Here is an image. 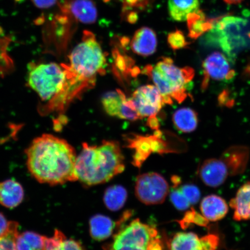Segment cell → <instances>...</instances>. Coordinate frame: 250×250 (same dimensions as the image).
Instances as JSON below:
<instances>
[{
    "label": "cell",
    "mask_w": 250,
    "mask_h": 250,
    "mask_svg": "<svg viewBox=\"0 0 250 250\" xmlns=\"http://www.w3.org/2000/svg\"><path fill=\"white\" fill-rule=\"evenodd\" d=\"M26 154L28 169L39 182L55 186L78 181L76 152L66 141L42 134L33 141Z\"/></svg>",
    "instance_id": "6da1fadb"
},
{
    "label": "cell",
    "mask_w": 250,
    "mask_h": 250,
    "mask_svg": "<svg viewBox=\"0 0 250 250\" xmlns=\"http://www.w3.org/2000/svg\"><path fill=\"white\" fill-rule=\"evenodd\" d=\"M125 168L123 152L115 141L104 140L99 146L83 143L75 166L78 181L87 187L107 183Z\"/></svg>",
    "instance_id": "7a4b0ae2"
},
{
    "label": "cell",
    "mask_w": 250,
    "mask_h": 250,
    "mask_svg": "<svg viewBox=\"0 0 250 250\" xmlns=\"http://www.w3.org/2000/svg\"><path fill=\"white\" fill-rule=\"evenodd\" d=\"M95 34L83 31L82 40L69 56L70 64L62 65L67 77L83 91L93 88L98 75L105 74L107 59Z\"/></svg>",
    "instance_id": "3957f363"
},
{
    "label": "cell",
    "mask_w": 250,
    "mask_h": 250,
    "mask_svg": "<svg viewBox=\"0 0 250 250\" xmlns=\"http://www.w3.org/2000/svg\"><path fill=\"white\" fill-rule=\"evenodd\" d=\"M143 73L148 76L157 87L165 104L183 102L188 96L187 86L195 76L190 67L180 68L169 58L163 57L154 66L146 65Z\"/></svg>",
    "instance_id": "277c9868"
},
{
    "label": "cell",
    "mask_w": 250,
    "mask_h": 250,
    "mask_svg": "<svg viewBox=\"0 0 250 250\" xmlns=\"http://www.w3.org/2000/svg\"><path fill=\"white\" fill-rule=\"evenodd\" d=\"M250 149L245 146H233L225 150L218 158L206 159L198 170L200 179L206 186L217 188L229 177L245 171L250 159Z\"/></svg>",
    "instance_id": "5b68a950"
},
{
    "label": "cell",
    "mask_w": 250,
    "mask_h": 250,
    "mask_svg": "<svg viewBox=\"0 0 250 250\" xmlns=\"http://www.w3.org/2000/svg\"><path fill=\"white\" fill-rule=\"evenodd\" d=\"M103 250H165L158 230L137 218L114 234Z\"/></svg>",
    "instance_id": "8992f818"
},
{
    "label": "cell",
    "mask_w": 250,
    "mask_h": 250,
    "mask_svg": "<svg viewBox=\"0 0 250 250\" xmlns=\"http://www.w3.org/2000/svg\"><path fill=\"white\" fill-rule=\"evenodd\" d=\"M28 83L42 101L61 98L66 86V71L55 62L37 65L30 71Z\"/></svg>",
    "instance_id": "52a82bcc"
},
{
    "label": "cell",
    "mask_w": 250,
    "mask_h": 250,
    "mask_svg": "<svg viewBox=\"0 0 250 250\" xmlns=\"http://www.w3.org/2000/svg\"><path fill=\"white\" fill-rule=\"evenodd\" d=\"M134 188L137 198L146 205L162 204L169 193L167 181L155 172L139 175Z\"/></svg>",
    "instance_id": "ba28073f"
},
{
    "label": "cell",
    "mask_w": 250,
    "mask_h": 250,
    "mask_svg": "<svg viewBox=\"0 0 250 250\" xmlns=\"http://www.w3.org/2000/svg\"><path fill=\"white\" fill-rule=\"evenodd\" d=\"M203 77L201 89H207L211 80L228 81L235 76L234 71L227 56L220 52L209 55L203 62Z\"/></svg>",
    "instance_id": "9c48e42d"
},
{
    "label": "cell",
    "mask_w": 250,
    "mask_h": 250,
    "mask_svg": "<svg viewBox=\"0 0 250 250\" xmlns=\"http://www.w3.org/2000/svg\"><path fill=\"white\" fill-rule=\"evenodd\" d=\"M131 99L142 118L156 117L165 104L157 87L152 85L139 87Z\"/></svg>",
    "instance_id": "30bf717a"
},
{
    "label": "cell",
    "mask_w": 250,
    "mask_h": 250,
    "mask_svg": "<svg viewBox=\"0 0 250 250\" xmlns=\"http://www.w3.org/2000/svg\"><path fill=\"white\" fill-rule=\"evenodd\" d=\"M220 239L217 234L209 233L199 237L193 232H181L172 237L169 250H217Z\"/></svg>",
    "instance_id": "8fae6325"
},
{
    "label": "cell",
    "mask_w": 250,
    "mask_h": 250,
    "mask_svg": "<svg viewBox=\"0 0 250 250\" xmlns=\"http://www.w3.org/2000/svg\"><path fill=\"white\" fill-rule=\"evenodd\" d=\"M60 7L65 14L85 24H93L98 18V10L92 0H62Z\"/></svg>",
    "instance_id": "7c38bea8"
},
{
    "label": "cell",
    "mask_w": 250,
    "mask_h": 250,
    "mask_svg": "<svg viewBox=\"0 0 250 250\" xmlns=\"http://www.w3.org/2000/svg\"><path fill=\"white\" fill-rule=\"evenodd\" d=\"M154 135L146 138V137L137 136L136 138L129 140V145L131 148L135 149L134 156V164L137 167H140L145 159L152 152H164V144L159 140V135Z\"/></svg>",
    "instance_id": "4fadbf2b"
},
{
    "label": "cell",
    "mask_w": 250,
    "mask_h": 250,
    "mask_svg": "<svg viewBox=\"0 0 250 250\" xmlns=\"http://www.w3.org/2000/svg\"><path fill=\"white\" fill-rule=\"evenodd\" d=\"M157 36L155 31L147 27H143L137 30L130 42L132 51L142 56L154 54L157 48Z\"/></svg>",
    "instance_id": "5bb4252c"
},
{
    "label": "cell",
    "mask_w": 250,
    "mask_h": 250,
    "mask_svg": "<svg viewBox=\"0 0 250 250\" xmlns=\"http://www.w3.org/2000/svg\"><path fill=\"white\" fill-rule=\"evenodd\" d=\"M200 209L203 216L209 222L222 220L229 211L226 201L221 197L213 194L206 196L202 199Z\"/></svg>",
    "instance_id": "9a60e30c"
},
{
    "label": "cell",
    "mask_w": 250,
    "mask_h": 250,
    "mask_svg": "<svg viewBox=\"0 0 250 250\" xmlns=\"http://www.w3.org/2000/svg\"><path fill=\"white\" fill-rule=\"evenodd\" d=\"M24 190L21 184L14 180L0 183V204L8 208L17 207L22 202Z\"/></svg>",
    "instance_id": "2e32d148"
},
{
    "label": "cell",
    "mask_w": 250,
    "mask_h": 250,
    "mask_svg": "<svg viewBox=\"0 0 250 250\" xmlns=\"http://www.w3.org/2000/svg\"><path fill=\"white\" fill-rule=\"evenodd\" d=\"M229 206L234 211L233 219L237 221L250 220V182L243 185L237 190Z\"/></svg>",
    "instance_id": "e0dca14e"
},
{
    "label": "cell",
    "mask_w": 250,
    "mask_h": 250,
    "mask_svg": "<svg viewBox=\"0 0 250 250\" xmlns=\"http://www.w3.org/2000/svg\"><path fill=\"white\" fill-rule=\"evenodd\" d=\"M216 21L215 19L206 18L204 12L199 9L189 14L187 19L189 37L196 40L208 33L214 27Z\"/></svg>",
    "instance_id": "ac0fdd59"
},
{
    "label": "cell",
    "mask_w": 250,
    "mask_h": 250,
    "mask_svg": "<svg viewBox=\"0 0 250 250\" xmlns=\"http://www.w3.org/2000/svg\"><path fill=\"white\" fill-rule=\"evenodd\" d=\"M116 223L105 215L96 214L90 219L89 233L96 241H103L109 238L116 228Z\"/></svg>",
    "instance_id": "d6986e66"
},
{
    "label": "cell",
    "mask_w": 250,
    "mask_h": 250,
    "mask_svg": "<svg viewBox=\"0 0 250 250\" xmlns=\"http://www.w3.org/2000/svg\"><path fill=\"white\" fill-rule=\"evenodd\" d=\"M199 7V0H168V13L175 21H187L188 15L198 10Z\"/></svg>",
    "instance_id": "ffe728a7"
},
{
    "label": "cell",
    "mask_w": 250,
    "mask_h": 250,
    "mask_svg": "<svg viewBox=\"0 0 250 250\" xmlns=\"http://www.w3.org/2000/svg\"><path fill=\"white\" fill-rule=\"evenodd\" d=\"M172 119L176 129L183 133L192 132L198 125V114L190 108L178 109L174 112Z\"/></svg>",
    "instance_id": "44dd1931"
},
{
    "label": "cell",
    "mask_w": 250,
    "mask_h": 250,
    "mask_svg": "<svg viewBox=\"0 0 250 250\" xmlns=\"http://www.w3.org/2000/svg\"><path fill=\"white\" fill-rule=\"evenodd\" d=\"M127 190L121 186L114 185L105 190L103 202L108 210L112 211L120 210L126 202Z\"/></svg>",
    "instance_id": "7402d4cb"
},
{
    "label": "cell",
    "mask_w": 250,
    "mask_h": 250,
    "mask_svg": "<svg viewBox=\"0 0 250 250\" xmlns=\"http://www.w3.org/2000/svg\"><path fill=\"white\" fill-rule=\"evenodd\" d=\"M45 250H85L80 242L68 239L61 231L56 230L52 237H45Z\"/></svg>",
    "instance_id": "603a6c76"
},
{
    "label": "cell",
    "mask_w": 250,
    "mask_h": 250,
    "mask_svg": "<svg viewBox=\"0 0 250 250\" xmlns=\"http://www.w3.org/2000/svg\"><path fill=\"white\" fill-rule=\"evenodd\" d=\"M45 237L33 232L19 234L16 239L17 250H45Z\"/></svg>",
    "instance_id": "cb8c5ba5"
},
{
    "label": "cell",
    "mask_w": 250,
    "mask_h": 250,
    "mask_svg": "<svg viewBox=\"0 0 250 250\" xmlns=\"http://www.w3.org/2000/svg\"><path fill=\"white\" fill-rule=\"evenodd\" d=\"M126 99L124 93L120 89L105 93L102 98L103 108L110 116L118 118Z\"/></svg>",
    "instance_id": "d4e9b609"
},
{
    "label": "cell",
    "mask_w": 250,
    "mask_h": 250,
    "mask_svg": "<svg viewBox=\"0 0 250 250\" xmlns=\"http://www.w3.org/2000/svg\"><path fill=\"white\" fill-rule=\"evenodd\" d=\"M174 187L172 188L170 194V201L174 206V207L178 210L183 211L188 210L189 208L191 205L184 195L182 192L179 188V184L180 183V180L177 177H175L173 179Z\"/></svg>",
    "instance_id": "484cf974"
},
{
    "label": "cell",
    "mask_w": 250,
    "mask_h": 250,
    "mask_svg": "<svg viewBox=\"0 0 250 250\" xmlns=\"http://www.w3.org/2000/svg\"><path fill=\"white\" fill-rule=\"evenodd\" d=\"M180 226L183 228L189 227L190 224H195L201 227H207L209 221L203 216L202 214H199L194 209L186 212L185 216L182 220L179 221Z\"/></svg>",
    "instance_id": "4316f807"
},
{
    "label": "cell",
    "mask_w": 250,
    "mask_h": 250,
    "mask_svg": "<svg viewBox=\"0 0 250 250\" xmlns=\"http://www.w3.org/2000/svg\"><path fill=\"white\" fill-rule=\"evenodd\" d=\"M167 41L168 46L173 51L186 48L190 44L183 31L177 29L168 34Z\"/></svg>",
    "instance_id": "83f0119b"
},
{
    "label": "cell",
    "mask_w": 250,
    "mask_h": 250,
    "mask_svg": "<svg viewBox=\"0 0 250 250\" xmlns=\"http://www.w3.org/2000/svg\"><path fill=\"white\" fill-rule=\"evenodd\" d=\"M179 187L190 205H196L199 202L201 199V193L198 187L188 184Z\"/></svg>",
    "instance_id": "f1b7e54d"
},
{
    "label": "cell",
    "mask_w": 250,
    "mask_h": 250,
    "mask_svg": "<svg viewBox=\"0 0 250 250\" xmlns=\"http://www.w3.org/2000/svg\"><path fill=\"white\" fill-rule=\"evenodd\" d=\"M20 234L18 228L6 235L0 237V250H17L16 248V239Z\"/></svg>",
    "instance_id": "f546056e"
},
{
    "label": "cell",
    "mask_w": 250,
    "mask_h": 250,
    "mask_svg": "<svg viewBox=\"0 0 250 250\" xmlns=\"http://www.w3.org/2000/svg\"><path fill=\"white\" fill-rule=\"evenodd\" d=\"M17 228H19L17 223L8 221L4 215L0 212V237L6 235Z\"/></svg>",
    "instance_id": "4dcf8cb0"
},
{
    "label": "cell",
    "mask_w": 250,
    "mask_h": 250,
    "mask_svg": "<svg viewBox=\"0 0 250 250\" xmlns=\"http://www.w3.org/2000/svg\"><path fill=\"white\" fill-rule=\"evenodd\" d=\"M33 4L40 9H46L53 7L58 0H31Z\"/></svg>",
    "instance_id": "1f68e13d"
},
{
    "label": "cell",
    "mask_w": 250,
    "mask_h": 250,
    "mask_svg": "<svg viewBox=\"0 0 250 250\" xmlns=\"http://www.w3.org/2000/svg\"><path fill=\"white\" fill-rule=\"evenodd\" d=\"M146 0H125V5L129 7H144Z\"/></svg>",
    "instance_id": "d6a6232c"
},
{
    "label": "cell",
    "mask_w": 250,
    "mask_h": 250,
    "mask_svg": "<svg viewBox=\"0 0 250 250\" xmlns=\"http://www.w3.org/2000/svg\"><path fill=\"white\" fill-rule=\"evenodd\" d=\"M148 126L153 129L158 130L159 127L158 119L156 117L148 118Z\"/></svg>",
    "instance_id": "836d02e7"
},
{
    "label": "cell",
    "mask_w": 250,
    "mask_h": 250,
    "mask_svg": "<svg viewBox=\"0 0 250 250\" xmlns=\"http://www.w3.org/2000/svg\"><path fill=\"white\" fill-rule=\"evenodd\" d=\"M137 20H138V15L135 12H131L127 15V21L130 23H135Z\"/></svg>",
    "instance_id": "e575fe53"
},
{
    "label": "cell",
    "mask_w": 250,
    "mask_h": 250,
    "mask_svg": "<svg viewBox=\"0 0 250 250\" xmlns=\"http://www.w3.org/2000/svg\"><path fill=\"white\" fill-rule=\"evenodd\" d=\"M225 2L229 5L237 4L242 2L243 0H223Z\"/></svg>",
    "instance_id": "d590c367"
},
{
    "label": "cell",
    "mask_w": 250,
    "mask_h": 250,
    "mask_svg": "<svg viewBox=\"0 0 250 250\" xmlns=\"http://www.w3.org/2000/svg\"><path fill=\"white\" fill-rule=\"evenodd\" d=\"M103 1L105 2H108L109 1H110V0H103Z\"/></svg>",
    "instance_id": "8d00e7d4"
}]
</instances>
